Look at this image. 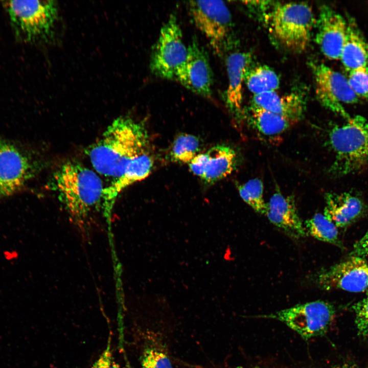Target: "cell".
<instances>
[{
	"instance_id": "obj_22",
	"label": "cell",
	"mask_w": 368,
	"mask_h": 368,
	"mask_svg": "<svg viewBox=\"0 0 368 368\" xmlns=\"http://www.w3.org/2000/svg\"><path fill=\"white\" fill-rule=\"evenodd\" d=\"M304 226L307 235L333 244L341 249L344 248L338 236L337 227L324 214H315L305 221Z\"/></svg>"
},
{
	"instance_id": "obj_8",
	"label": "cell",
	"mask_w": 368,
	"mask_h": 368,
	"mask_svg": "<svg viewBox=\"0 0 368 368\" xmlns=\"http://www.w3.org/2000/svg\"><path fill=\"white\" fill-rule=\"evenodd\" d=\"M182 33L176 16L171 14L161 28L152 50L150 68L154 75L164 79H175L188 52Z\"/></svg>"
},
{
	"instance_id": "obj_3",
	"label": "cell",
	"mask_w": 368,
	"mask_h": 368,
	"mask_svg": "<svg viewBox=\"0 0 368 368\" xmlns=\"http://www.w3.org/2000/svg\"><path fill=\"white\" fill-rule=\"evenodd\" d=\"M328 142L335 154L330 168L336 176L356 172L368 163V120L359 115L329 130Z\"/></svg>"
},
{
	"instance_id": "obj_17",
	"label": "cell",
	"mask_w": 368,
	"mask_h": 368,
	"mask_svg": "<svg viewBox=\"0 0 368 368\" xmlns=\"http://www.w3.org/2000/svg\"><path fill=\"white\" fill-rule=\"evenodd\" d=\"M324 215L337 227L344 228L355 222L365 211L363 201L350 193H327Z\"/></svg>"
},
{
	"instance_id": "obj_13",
	"label": "cell",
	"mask_w": 368,
	"mask_h": 368,
	"mask_svg": "<svg viewBox=\"0 0 368 368\" xmlns=\"http://www.w3.org/2000/svg\"><path fill=\"white\" fill-rule=\"evenodd\" d=\"M316 25V42L323 54L329 59H339L347 35V20L324 5L320 8Z\"/></svg>"
},
{
	"instance_id": "obj_30",
	"label": "cell",
	"mask_w": 368,
	"mask_h": 368,
	"mask_svg": "<svg viewBox=\"0 0 368 368\" xmlns=\"http://www.w3.org/2000/svg\"><path fill=\"white\" fill-rule=\"evenodd\" d=\"M339 368H356L355 366L349 365L348 364H345L344 365H342L340 366H339Z\"/></svg>"
},
{
	"instance_id": "obj_6",
	"label": "cell",
	"mask_w": 368,
	"mask_h": 368,
	"mask_svg": "<svg viewBox=\"0 0 368 368\" xmlns=\"http://www.w3.org/2000/svg\"><path fill=\"white\" fill-rule=\"evenodd\" d=\"M335 312L332 304L317 300L257 317L280 321L303 339L308 340L327 332L335 316Z\"/></svg>"
},
{
	"instance_id": "obj_16",
	"label": "cell",
	"mask_w": 368,
	"mask_h": 368,
	"mask_svg": "<svg viewBox=\"0 0 368 368\" xmlns=\"http://www.w3.org/2000/svg\"><path fill=\"white\" fill-rule=\"evenodd\" d=\"M251 58L249 53L234 52L229 54L226 60L228 85L225 101L231 111L238 117L243 114V83Z\"/></svg>"
},
{
	"instance_id": "obj_11",
	"label": "cell",
	"mask_w": 368,
	"mask_h": 368,
	"mask_svg": "<svg viewBox=\"0 0 368 368\" xmlns=\"http://www.w3.org/2000/svg\"><path fill=\"white\" fill-rule=\"evenodd\" d=\"M29 157L15 145L0 141V198L20 191L33 175Z\"/></svg>"
},
{
	"instance_id": "obj_23",
	"label": "cell",
	"mask_w": 368,
	"mask_h": 368,
	"mask_svg": "<svg viewBox=\"0 0 368 368\" xmlns=\"http://www.w3.org/2000/svg\"><path fill=\"white\" fill-rule=\"evenodd\" d=\"M200 142L196 136L183 133L174 140L170 151L172 161L189 164L199 153Z\"/></svg>"
},
{
	"instance_id": "obj_5",
	"label": "cell",
	"mask_w": 368,
	"mask_h": 368,
	"mask_svg": "<svg viewBox=\"0 0 368 368\" xmlns=\"http://www.w3.org/2000/svg\"><path fill=\"white\" fill-rule=\"evenodd\" d=\"M312 8L307 3L276 4L269 22L272 33L288 49L302 52L308 47L316 24Z\"/></svg>"
},
{
	"instance_id": "obj_31",
	"label": "cell",
	"mask_w": 368,
	"mask_h": 368,
	"mask_svg": "<svg viewBox=\"0 0 368 368\" xmlns=\"http://www.w3.org/2000/svg\"><path fill=\"white\" fill-rule=\"evenodd\" d=\"M336 368H339V367H336Z\"/></svg>"
},
{
	"instance_id": "obj_4",
	"label": "cell",
	"mask_w": 368,
	"mask_h": 368,
	"mask_svg": "<svg viewBox=\"0 0 368 368\" xmlns=\"http://www.w3.org/2000/svg\"><path fill=\"white\" fill-rule=\"evenodd\" d=\"M16 36L24 41L49 40L58 16L54 1H10L4 2Z\"/></svg>"
},
{
	"instance_id": "obj_26",
	"label": "cell",
	"mask_w": 368,
	"mask_h": 368,
	"mask_svg": "<svg viewBox=\"0 0 368 368\" xmlns=\"http://www.w3.org/2000/svg\"><path fill=\"white\" fill-rule=\"evenodd\" d=\"M347 78L358 98L368 99V68L362 67L350 72Z\"/></svg>"
},
{
	"instance_id": "obj_10",
	"label": "cell",
	"mask_w": 368,
	"mask_h": 368,
	"mask_svg": "<svg viewBox=\"0 0 368 368\" xmlns=\"http://www.w3.org/2000/svg\"><path fill=\"white\" fill-rule=\"evenodd\" d=\"M312 279L317 286L324 290L362 292L368 288V262L362 258L350 256L319 270Z\"/></svg>"
},
{
	"instance_id": "obj_15",
	"label": "cell",
	"mask_w": 368,
	"mask_h": 368,
	"mask_svg": "<svg viewBox=\"0 0 368 368\" xmlns=\"http://www.w3.org/2000/svg\"><path fill=\"white\" fill-rule=\"evenodd\" d=\"M267 204L265 215L275 226L295 239L307 235L293 196H286L278 191L271 196Z\"/></svg>"
},
{
	"instance_id": "obj_27",
	"label": "cell",
	"mask_w": 368,
	"mask_h": 368,
	"mask_svg": "<svg viewBox=\"0 0 368 368\" xmlns=\"http://www.w3.org/2000/svg\"><path fill=\"white\" fill-rule=\"evenodd\" d=\"M355 316V324L358 333L363 337H368V294L353 306Z\"/></svg>"
},
{
	"instance_id": "obj_28",
	"label": "cell",
	"mask_w": 368,
	"mask_h": 368,
	"mask_svg": "<svg viewBox=\"0 0 368 368\" xmlns=\"http://www.w3.org/2000/svg\"><path fill=\"white\" fill-rule=\"evenodd\" d=\"M91 368H122L114 360L109 342Z\"/></svg>"
},
{
	"instance_id": "obj_18",
	"label": "cell",
	"mask_w": 368,
	"mask_h": 368,
	"mask_svg": "<svg viewBox=\"0 0 368 368\" xmlns=\"http://www.w3.org/2000/svg\"><path fill=\"white\" fill-rule=\"evenodd\" d=\"M252 104L283 116L294 123L302 118L306 107L305 97L297 91L282 95L275 91L256 95Z\"/></svg>"
},
{
	"instance_id": "obj_2",
	"label": "cell",
	"mask_w": 368,
	"mask_h": 368,
	"mask_svg": "<svg viewBox=\"0 0 368 368\" xmlns=\"http://www.w3.org/2000/svg\"><path fill=\"white\" fill-rule=\"evenodd\" d=\"M55 188L70 220L78 230L88 233L96 216L106 218L105 187L96 173L76 160H68L54 174Z\"/></svg>"
},
{
	"instance_id": "obj_21",
	"label": "cell",
	"mask_w": 368,
	"mask_h": 368,
	"mask_svg": "<svg viewBox=\"0 0 368 368\" xmlns=\"http://www.w3.org/2000/svg\"><path fill=\"white\" fill-rule=\"evenodd\" d=\"M244 82L254 95L275 91L280 85L277 73L266 65H259L250 68L249 67L245 74Z\"/></svg>"
},
{
	"instance_id": "obj_24",
	"label": "cell",
	"mask_w": 368,
	"mask_h": 368,
	"mask_svg": "<svg viewBox=\"0 0 368 368\" xmlns=\"http://www.w3.org/2000/svg\"><path fill=\"white\" fill-rule=\"evenodd\" d=\"M239 194L243 200L257 213L265 215L267 204L263 196V184L258 178L249 180L237 186Z\"/></svg>"
},
{
	"instance_id": "obj_7",
	"label": "cell",
	"mask_w": 368,
	"mask_h": 368,
	"mask_svg": "<svg viewBox=\"0 0 368 368\" xmlns=\"http://www.w3.org/2000/svg\"><path fill=\"white\" fill-rule=\"evenodd\" d=\"M188 8L197 29L205 36L214 52L222 56L232 43V15L221 1H191Z\"/></svg>"
},
{
	"instance_id": "obj_1",
	"label": "cell",
	"mask_w": 368,
	"mask_h": 368,
	"mask_svg": "<svg viewBox=\"0 0 368 368\" xmlns=\"http://www.w3.org/2000/svg\"><path fill=\"white\" fill-rule=\"evenodd\" d=\"M146 127L128 116L115 119L88 150L95 170L112 178L130 177L153 168Z\"/></svg>"
},
{
	"instance_id": "obj_12",
	"label": "cell",
	"mask_w": 368,
	"mask_h": 368,
	"mask_svg": "<svg viewBox=\"0 0 368 368\" xmlns=\"http://www.w3.org/2000/svg\"><path fill=\"white\" fill-rule=\"evenodd\" d=\"M188 49L187 58L177 71L174 80L196 94L210 97L213 78L208 56L196 38Z\"/></svg>"
},
{
	"instance_id": "obj_25",
	"label": "cell",
	"mask_w": 368,
	"mask_h": 368,
	"mask_svg": "<svg viewBox=\"0 0 368 368\" xmlns=\"http://www.w3.org/2000/svg\"><path fill=\"white\" fill-rule=\"evenodd\" d=\"M142 368H173L172 363L166 353L155 347H148L143 352Z\"/></svg>"
},
{
	"instance_id": "obj_9",
	"label": "cell",
	"mask_w": 368,
	"mask_h": 368,
	"mask_svg": "<svg viewBox=\"0 0 368 368\" xmlns=\"http://www.w3.org/2000/svg\"><path fill=\"white\" fill-rule=\"evenodd\" d=\"M315 83V93L320 103L328 109L348 120L351 116L342 104H355L359 98L348 78L322 63H311Z\"/></svg>"
},
{
	"instance_id": "obj_20",
	"label": "cell",
	"mask_w": 368,
	"mask_h": 368,
	"mask_svg": "<svg viewBox=\"0 0 368 368\" xmlns=\"http://www.w3.org/2000/svg\"><path fill=\"white\" fill-rule=\"evenodd\" d=\"M250 125L268 136L280 135L295 124L288 119L251 104L245 113Z\"/></svg>"
},
{
	"instance_id": "obj_19",
	"label": "cell",
	"mask_w": 368,
	"mask_h": 368,
	"mask_svg": "<svg viewBox=\"0 0 368 368\" xmlns=\"http://www.w3.org/2000/svg\"><path fill=\"white\" fill-rule=\"evenodd\" d=\"M347 20V35L339 59L348 72L368 68V42L355 20L351 16Z\"/></svg>"
},
{
	"instance_id": "obj_14",
	"label": "cell",
	"mask_w": 368,
	"mask_h": 368,
	"mask_svg": "<svg viewBox=\"0 0 368 368\" xmlns=\"http://www.w3.org/2000/svg\"><path fill=\"white\" fill-rule=\"evenodd\" d=\"M236 162V154L231 147L217 145L206 152L199 153L188 164L191 171L208 183L217 182L231 174Z\"/></svg>"
},
{
	"instance_id": "obj_29",
	"label": "cell",
	"mask_w": 368,
	"mask_h": 368,
	"mask_svg": "<svg viewBox=\"0 0 368 368\" xmlns=\"http://www.w3.org/2000/svg\"><path fill=\"white\" fill-rule=\"evenodd\" d=\"M350 256L363 259L368 257V229L365 234L354 244Z\"/></svg>"
}]
</instances>
